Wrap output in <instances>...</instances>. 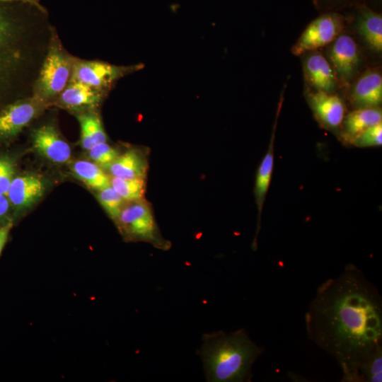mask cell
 <instances>
[{
    "instance_id": "1",
    "label": "cell",
    "mask_w": 382,
    "mask_h": 382,
    "mask_svg": "<svg viewBox=\"0 0 382 382\" xmlns=\"http://www.w3.org/2000/svg\"><path fill=\"white\" fill-rule=\"evenodd\" d=\"M308 337L339 364L344 381L382 352V299L353 265L320 284L306 314Z\"/></svg>"
},
{
    "instance_id": "2",
    "label": "cell",
    "mask_w": 382,
    "mask_h": 382,
    "mask_svg": "<svg viewBox=\"0 0 382 382\" xmlns=\"http://www.w3.org/2000/svg\"><path fill=\"white\" fill-rule=\"evenodd\" d=\"M53 28L48 11L0 2V110L33 95Z\"/></svg>"
},
{
    "instance_id": "3",
    "label": "cell",
    "mask_w": 382,
    "mask_h": 382,
    "mask_svg": "<svg viewBox=\"0 0 382 382\" xmlns=\"http://www.w3.org/2000/svg\"><path fill=\"white\" fill-rule=\"evenodd\" d=\"M261 353L243 329L204 334L197 351L207 380L211 382L250 381L252 366Z\"/></svg>"
},
{
    "instance_id": "4",
    "label": "cell",
    "mask_w": 382,
    "mask_h": 382,
    "mask_svg": "<svg viewBox=\"0 0 382 382\" xmlns=\"http://www.w3.org/2000/svg\"><path fill=\"white\" fill-rule=\"evenodd\" d=\"M75 58L64 48L54 27L32 96L52 105L71 79Z\"/></svg>"
},
{
    "instance_id": "5",
    "label": "cell",
    "mask_w": 382,
    "mask_h": 382,
    "mask_svg": "<svg viewBox=\"0 0 382 382\" xmlns=\"http://www.w3.org/2000/svg\"><path fill=\"white\" fill-rule=\"evenodd\" d=\"M116 221L128 238L149 242L161 249L169 248V243L160 234L150 207L143 199L124 207Z\"/></svg>"
},
{
    "instance_id": "6",
    "label": "cell",
    "mask_w": 382,
    "mask_h": 382,
    "mask_svg": "<svg viewBox=\"0 0 382 382\" xmlns=\"http://www.w3.org/2000/svg\"><path fill=\"white\" fill-rule=\"evenodd\" d=\"M141 67V64L119 66L100 60L76 57L71 81L109 92L118 80Z\"/></svg>"
},
{
    "instance_id": "7",
    "label": "cell",
    "mask_w": 382,
    "mask_h": 382,
    "mask_svg": "<svg viewBox=\"0 0 382 382\" xmlns=\"http://www.w3.org/2000/svg\"><path fill=\"white\" fill-rule=\"evenodd\" d=\"M50 105L31 96L11 103L0 110V142L16 137Z\"/></svg>"
},
{
    "instance_id": "8",
    "label": "cell",
    "mask_w": 382,
    "mask_h": 382,
    "mask_svg": "<svg viewBox=\"0 0 382 382\" xmlns=\"http://www.w3.org/2000/svg\"><path fill=\"white\" fill-rule=\"evenodd\" d=\"M344 18L337 13L320 16L311 21L291 48L294 55L300 56L317 50L332 42L342 33Z\"/></svg>"
},
{
    "instance_id": "9",
    "label": "cell",
    "mask_w": 382,
    "mask_h": 382,
    "mask_svg": "<svg viewBox=\"0 0 382 382\" xmlns=\"http://www.w3.org/2000/svg\"><path fill=\"white\" fill-rule=\"evenodd\" d=\"M329 47L327 59L332 66L338 82L350 83L358 71L361 57L358 46L349 35H340Z\"/></svg>"
},
{
    "instance_id": "10",
    "label": "cell",
    "mask_w": 382,
    "mask_h": 382,
    "mask_svg": "<svg viewBox=\"0 0 382 382\" xmlns=\"http://www.w3.org/2000/svg\"><path fill=\"white\" fill-rule=\"evenodd\" d=\"M108 93L79 81H70L52 105L74 114L94 111L102 103Z\"/></svg>"
},
{
    "instance_id": "11",
    "label": "cell",
    "mask_w": 382,
    "mask_h": 382,
    "mask_svg": "<svg viewBox=\"0 0 382 382\" xmlns=\"http://www.w3.org/2000/svg\"><path fill=\"white\" fill-rule=\"evenodd\" d=\"M34 149L42 156L57 163L67 162L71 155L69 144L52 124H45L32 132Z\"/></svg>"
},
{
    "instance_id": "12",
    "label": "cell",
    "mask_w": 382,
    "mask_h": 382,
    "mask_svg": "<svg viewBox=\"0 0 382 382\" xmlns=\"http://www.w3.org/2000/svg\"><path fill=\"white\" fill-rule=\"evenodd\" d=\"M303 54V73L308 83L315 91L332 93L339 82L327 58L317 50Z\"/></svg>"
},
{
    "instance_id": "13",
    "label": "cell",
    "mask_w": 382,
    "mask_h": 382,
    "mask_svg": "<svg viewBox=\"0 0 382 382\" xmlns=\"http://www.w3.org/2000/svg\"><path fill=\"white\" fill-rule=\"evenodd\" d=\"M307 100L317 119L329 128H337L345 117V108L341 98L333 93L309 91Z\"/></svg>"
},
{
    "instance_id": "14",
    "label": "cell",
    "mask_w": 382,
    "mask_h": 382,
    "mask_svg": "<svg viewBox=\"0 0 382 382\" xmlns=\"http://www.w3.org/2000/svg\"><path fill=\"white\" fill-rule=\"evenodd\" d=\"M45 191V184L41 178L26 174L13 178L7 197L11 206L20 211L36 202L42 197Z\"/></svg>"
},
{
    "instance_id": "15",
    "label": "cell",
    "mask_w": 382,
    "mask_h": 382,
    "mask_svg": "<svg viewBox=\"0 0 382 382\" xmlns=\"http://www.w3.org/2000/svg\"><path fill=\"white\" fill-rule=\"evenodd\" d=\"M350 100L359 108L379 107L382 101V76L380 71L372 69L364 72L353 84Z\"/></svg>"
},
{
    "instance_id": "16",
    "label": "cell",
    "mask_w": 382,
    "mask_h": 382,
    "mask_svg": "<svg viewBox=\"0 0 382 382\" xmlns=\"http://www.w3.org/2000/svg\"><path fill=\"white\" fill-rule=\"evenodd\" d=\"M282 98L278 106L277 111V116L275 122L273 126V130L271 135V139L269 144L268 149L263 156L258 169L257 170L254 194L255 202L258 211V223L257 229L256 233L255 239L253 243V248H256V238L260 229V222L261 218L262 210L263 208L264 202L265 201L266 195L268 192L271 179L272 176L273 168H274V137L275 129L277 124L278 116L280 112L282 106Z\"/></svg>"
},
{
    "instance_id": "17",
    "label": "cell",
    "mask_w": 382,
    "mask_h": 382,
    "mask_svg": "<svg viewBox=\"0 0 382 382\" xmlns=\"http://www.w3.org/2000/svg\"><path fill=\"white\" fill-rule=\"evenodd\" d=\"M148 168L146 156L132 149L119 154L108 167L112 176L125 179H145Z\"/></svg>"
},
{
    "instance_id": "18",
    "label": "cell",
    "mask_w": 382,
    "mask_h": 382,
    "mask_svg": "<svg viewBox=\"0 0 382 382\" xmlns=\"http://www.w3.org/2000/svg\"><path fill=\"white\" fill-rule=\"evenodd\" d=\"M356 27L367 46L376 52L382 50V16L366 6H361Z\"/></svg>"
},
{
    "instance_id": "19",
    "label": "cell",
    "mask_w": 382,
    "mask_h": 382,
    "mask_svg": "<svg viewBox=\"0 0 382 382\" xmlns=\"http://www.w3.org/2000/svg\"><path fill=\"white\" fill-rule=\"evenodd\" d=\"M382 121V112L379 107L359 108L346 116L342 121L343 136L348 140Z\"/></svg>"
},
{
    "instance_id": "20",
    "label": "cell",
    "mask_w": 382,
    "mask_h": 382,
    "mask_svg": "<svg viewBox=\"0 0 382 382\" xmlns=\"http://www.w3.org/2000/svg\"><path fill=\"white\" fill-rule=\"evenodd\" d=\"M74 115L80 125V141L84 149L88 151L97 144L107 141V134L96 110L79 112Z\"/></svg>"
},
{
    "instance_id": "21",
    "label": "cell",
    "mask_w": 382,
    "mask_h": 382,
    "mask_svg": "<svg viewBox=\"0 0 382 382\" xmlns=\"http://www.w3.org/2000/svg\"><path fill=\"white\" fill-rule=\"evenodd\" d=\"M71 170L78 179L92 190L99 191L110 185V178L93 162L77 161L71 166Z\"/></svg>"
},
{
    "instance_id": "22",
    "label": "cell",
    "mask_w": 382,
    "mask_h": 382,
    "mask_svg": "<svg viewBox=\"0 0 382 382\" xmlns=\"http://www.w3.org/2000/svg\"><path fill=\"white\" fill-rule=\"evenodd\" d=\"M110 185L125 200H142L146 191L145 179H125L112 176Z\"/></svg>"
},
{
    "instance_id": "23",
    "label": "cell",
    "mask_w": 382,
    "mask_h": 382,
    "mask_svg": "<svg viewBox=\"0 0 382 382\" xmlns=\"http://www.w3.org/2000/svg\"><path fill=\"white\" fill-rule=\"evenodd\" d=\"M97 198L109 216L116 221L124 207L125 200L111 185L99 190Z\"/></svg>"
},
{
    "instance_id": "24",
    "label": "cell",
    "mask_w": 382,
    "mask_h": 382,
    "mask_svg": "<svg viewBox=\"0 0 382 382\" xmlns=\"http://www.w3.org/2000/svg\"><path fill=\"white\" fill-rule=\"evenodd\" d=\"M88 151L90 158L100 167L105 169L108 168L120 154L116 149L107 142L97 144Z\"/></svg>"
},
{
    "instance_id": "25",
    "label": "cell",
    "mask_w": 382,
    "mask_h": 382,
    "mask_svg": "<svg viewBox=\"0 0 382 382\" xmlns=\"http://www.w3.org/2000/svg\"><path fill=\"white\" fill-rule=\"evenodd\" d=\"M358 147L378 146L382 144V122L364 130L349 141Z\"/></svg>"
},
{
    "instance_id": "26",
    "label": "cell",
    "mask_w": 382,
    "mask_h": 382,
    "mask_svg": "<svg viewBox=\"0 0 382 382\" xmlns=\"http://www.w3.org/2000/svg\"><path fill=\"white\" fill-rule=\"evenodd\" d=\"M16 163L6 154H0V195L7 196L11 183L15 177Z\"/></svg>"
},
{
    "instance_id": "27",
    "label": "cell",
    "mask_w": 382,
    "mask_h": 382,
    "mask_svg": "<svg viewBox=\"0 0 382 382\" xmlns=\"http://www.w3.org/2000/svg\"><path fill=\"white\" fill-rule=\"evenodd\" d=\"M382 352L376 354L359 371L357 382H381Z\"/></svg>"
},
{
    "instance_id": "28",
    "label": "cell",
    "mask_w": 382,
    "mask_h": 382,
    "mask_svg": "<svg viewBox=\"0 0 382 382\" xmlns=\"http://www.w3.org/2000/svg\"><path fill=\"white\" fill-rule=\"evenodd\" d=\"M11 207L8 197L0 195V222L8 218Z\"/></svg>"
},
{
    "instance_id": "29",
    "label": "cell",
    "mask_w": 382,
    "mask_h": 382,
    "mask_svg": "<svg viewBox=\"0 0 382 382\" xmlns=\"http://www.w3.org/2000/svg\"><path fill=\"white\" fill-rule=\"evenodd\" d=\"M12 226L13 222L9 221L0 227V254L7 241Z\"/></svg>"
},
{
    "instance_id": "30",
    "label": "cell",
    "mask_w": 382,
    "mask_h": 382,
    "mask_svg": "<svg viewBox=\"0 0 382 382\" xmlns=\"http://www.w3.org/2000/svg\"><path fill=\"white\" fill-rule=\"evenodd\" d=\"M0 2H21L25 3L37 7L38 8L47 11V8L40 3V0H0Z\"/></svg>"
}]
</instances>
